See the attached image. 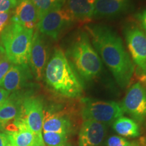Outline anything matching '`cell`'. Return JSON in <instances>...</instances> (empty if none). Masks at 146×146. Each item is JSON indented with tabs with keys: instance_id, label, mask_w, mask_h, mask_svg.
Returning a JSON list of instances; mask_svg holds the SVG:
<instances>
[{
	"instance_id": "1",
	"label": "cell",
	"mask_w": 146,
	"mask_h": 146,
	"mask_svg": "<svg viewBox=\"0 0 146 146\" xmlns=\"http://www.w3.org/2000/svg\"><path fill=\"white\" fill-rule=\"evenodd\" d=\"M86 29L95 50L108 67L116 83L123 88L127 87L130 83L135 68L121 38L104 25H88Z\"/></svg>"
},
{
	"instance_id": "2",
	"label": "cell",
	"mask_w": 146,
	"mask_h": 146,
	"mask_svg": "<svg viewBox=\"0 0 146 146\" xmlns=\"http://www.w3.org/2000/svg\"><path fill=\"white\" fill-rule=\"evenodd\" d=\"M44 75L47 85L61 96L75 98L83 94L81 82L62 49H55L45 67Z\"/></svg>"
},
{
	"instance_id": "3",
	"label": "cell",
	"mask_w": 146,
	"mask_h": 146,
	"mask_svg": "<svg viewBox=\"0 0 146 146\" xmlns=\"http://www.w3.org/2000/svg\"><path fill=\"white\" fill-rule=\"evenodd\" d=\"M33 29L12 21L1 35L5 56L14 65H28L31 51Z\"/></svg>"
},
{
	"instance_id": "4",
	"label": "cell",
	"mask_w": 146,
	"mask_h": 146,
	"mask_svg": "<svg viewBox=\"0 0 146 146\" xmlns=\"http://www.w3.org/2000/svg\"><path fill=\"white\" fill-rule=\"evenodd\" d=\"M73 66L85 81L97 77L102 69V60L86 33L79 34L68 51Z\"/></svg>"
},
{
	"instance_id": "5",
	"label": "cell",
	"mask_w": 146,
	"mask_h": 146,
	"mask_svg": "<svg viewBox=\"0 0 146 146\" xmlns=\"http://www.w3.org/2000/svg\"><path fill=\"white\" fill-rule=\"evenodd\" d=\"M81 114L84 120H91L108 125L123 116L121 104L115 102L84 99Z\"/></svg>"
},
{
	"instance_id": "6",
	"label": "cell",
	"mask_w": 146,
	"mask_h": 146,
	"mask_svg": "<svg viewBox=\"0 0 146 146\" xmlns=\"http://www.w3.org/2000/svg\"><path fill=\"white\" fill-rule=\"evenodd\" d=\"M73 18L66 8H58L47 12L36 25L37 31L53 39H57L61 33L70 26Z\"/></svg>"
},
{
	"instance_id": "7",
	"label": "cell",
	"mask_w": 146,
	"mask_h": 146,
	"mask_svg": "<svg viewBox=\"0 0 146 146\" xmlns=\"http://www.w3.org/2000/svg\"><path fill=\"white\" fill-rule=\"evenodd\" d=\"M44 118L43 102L39 98L28 97L22 102L21 112L16 119L25 122L34 133L42 137V129Z\"/></svg>"
},
{
	"instance_id": "8",
	"label": "cell",
	"mask_w": 146,
	"mask_h": 146,
	"mask_svg": "<svg viewBox=\"0 0 146 146\" xmlns=\"http://www.w3.org/2000/svg\"><path fill=\"white\" fill-rule=\"evenodd\" d=\"M124 112L139 122L146 118V89L140 83L132 85L121 104Z\"/></svg>"
},
{
	"instance_id": "9",
	"label": "cell",
	"mask_w": 146,
	"mask_h": 146,
	"mask_svg": "<svg viewBox=\"0 0 146 146\" xmlns=\"http://www.w3.org/2000/svg\"><path fill=\"white\" fill-rule=\"evenodd\" d=\"M5 131L12 146H45L43 137L34 133L21 119H16Z\"/></svg>"
},
{
	"instance_id": "10",
	"label": "cell",
	"mask_w": 146,
	"mask_h": 146,
	"mask_svg": "<svg viewBox=\"0 0 146 146\" xmlns=\"http://www.w3.org/2000/svg\"><path fill=\"white\" fill-rule=\"evenodd\" d=\"M125 39L133 61L146 74V34L135 27L126 29Z\"/></svg>"
},
{
	"instance_id": "11",
	"label": "cell",
	"mask_w": 146,
	"mask_h": 146,
	"mask_svg": "<svg viewBox=\"0 0 146 146\" xmlns=\"http://www.w3.org/2000/svg\"><path fill=\"white\" fill-rule=\"evenodd\" d=\"M48 51L46 43L38 31L33 36L30 63L33 73L36 80H41L44 74L45 69L47 64Z\"/></svg>"
},
{
	"instance_id": "12",
	"label": "cell",
	"mask_w": 146,
	"mask_h": 146,
	"mask_svg": "<svg viewBox=\"0 0 146 146\" xmlns=\"http://www.w3.org/2000/svg\"><path fill=\"white\" fill-rule=\"evenodd\" d=\"M106 133V126L91 120H84L78 134L79 146H100Z\"/></svg>"
},
{
	"instance_id": "13",
	"label": "cell",
	"mask_w": 146,
	"mask_h": 146,
	"mask_svg": "<svg viewBox=\"0 0 146 146\" xmlns=\"http://www.w3.org/2000/svg\"><path fill=\"white\" fill-rule=\"evenodd\" d=\"M11 21L27 29H34L39 22V16L31 0H18Z\"/></svg>"
},
{
	"instance_id": "14",
	"label": "cell",
	"mask_w": 146,
	"mask_h": 146,
	"mask_svg": "<svg viewBox=\"0 0 146 146\" xmlns=\"http://www.w3.org/2000/svg\"><path fill=\"white\" fill-rule=\"evenodd\" d=\"M29 74L28 65L14 64L1 82L0 87L10 93L19 90L26 84Z\"/></svg>"
},
{
	"instance_id": "15",
	"label": "cell",
	"mask_w": 146,
	"mask_h": 146,
	"mask_svg": "<svg viewBox=\"0 0 146 146\" xmlns=\"http://www.w3.org/2000/svg\"><path fill=\"white\" fill-rule=\"evenodd\" d=\"M131 4V0H96L94 16H116L129 10Z\"/></svg>"
},
{
	"instance_id": "16",
	"label": "cell",
	"mask_w": 146,
	"mask_h": 146,
	"mask_svg": "<svg viewBox=\"0 0 146 146\" xmlns=\"http://www.w3.org/2000/svg\"><path fill=\"white\" fill-rule=\"evenodd\" d=\"M43 132H53L68 135L71 131V122L66 116L59 112H44Z\"/></svg>"
},
{
	"instance_id": "17",
	"label": "cell",
	"mask_w": 146,
	"mask_h": 146,
	"mask_svg": "<svg viewBox=\"0 0 146 146\" xmlns=\"http://www.w3.org/2000/svg\"><path fill=\"white\" fill-rule=\"evenodd\" d=\"M96 0H67L66 9L73 20L88 21L94 16Z\"/></svg>"
},
{
	"instance_id": "18",
	"label": "cell",
	"mask_w": 146,
	"mask_h": 146,
	"mask_svg": "<svg viewBox=\"0 0 146 146\" xmlns=\"http://www.w3.org/2000/svg\"><path fill=\"white\" fill-rule=\"evenodd\" d=\"M21 104L17 98L9 97L4 103L0 105V131L5 130L11 122L17 118L21 112Z\"/></svg>"
},
{
	"instance_id": "19",
	"label": "cell",
	"mask_w": 146,
	"mask_h": 146,
	"mask_svg": "<svg viewBox=\"0 0 146 146\" xmlns=\"http://www.w3.org/2000/svg\"><path fill=\"white\" fill-rule=\"evenodd\" d=\"M112 127L116 133L126 137H137L140 134L139 127L136 122L124 116L115 120Z\"/></svg>"
},
{
	"instance_id": "20",
	"label": "cell",
	"mask_w": 146,
	"mask_h": 146,
	"mask_svg": "<svg viewBox=\"0 0 146 146\" xmlns=\"http://www.w3.org/2000/svg\"><path fill=\"white\" fill-rule=\"evenodd\" d=\"M37 11L39 21L47 14L55 9L62 8L63 0H31Z\"/></svg>"
},
{
	"instance_id": "21",
	"label": "cell",
	"mask_w": 146,
	"mask_h": 146,
	"mask_svg": "<svg viewBox=\"0 0 146 146\" xmlns=\"http://www.w3.org/2000/svg\"><path fill=\"white\" fill-rule=\"evenodd\" d=\"M42 137L46 146H63L68 141V135L64 133L42 132Z\"/></svg>"
},
{
	"instance_id": "22",
	"label": "cell",
	"mask_w": 146,
	"mask_h": 146,
	"mask_svg": "<svg viewBox=\"0 0 146 146\" xmlns=\"http://www.w3.org/2000/svg\"><path fill=\"white\" fill-rule=\"evenodd\" d=\"M107 146H139L134 141H131L122 137L114 135L108 138L107 141Z\"/></svg>"
},
{
	"instance_id": "23",
	"label": "cell",
	"mask_w": 146,
	"mask_h": 146,
	"mask_svg": "<svg viewBox=\"0 0 146 146\" xmlns=\"http://www.w3.org/2000/svg\"><path fill=\"white\" fill-rule=\"evenodd\" d=\"M13 65V64L5 56V54L3 55L1 60H0V83Z\"/></svg>"
},
{
	"instance_id": "24",
	"label": "cell",
	"mask_w": 146,
	"mask_h": 146,
	"mask_svg": "<svg viewBox=\"0 0 146 146\" xmlns=\"http://www.w3.org/2000/svg\"><path fill=\"white\" fill-rule=\"evenodd\" d=\"M18 0H0V13L11 11L15 8Z\"/></svg>"
},
{
	"instance_id": "25",
	"label": "cell",
	"mask_w": 146,
	"mask_h": 146,
	"mask_svg": "<svg viewBox=\"0 0 146 146\" xmlns=\"http://www.w3.org/2000/svg\"><path fill=\"white\" fill-rule=\"evenodd\" d=\"M11 15H12L11 11L0 13V35H1L4 29L10 23V18H12Z\"/></svg>"
},
{
	"instance_id": "26",
	"label": "cell",
	"mask_w": 146,
	"mask_h": 146,
	"mask_svg": "<svg viewBox=\"0 0 146 146\" xmlns=\"http://www.w3.org/2000/svg\"><path fill=\"white\" fill-rule=\"evenodd\" d=\"M138 19L141 24V26L146 34V10H143L138 15Z\"/></svg>"
},
{
	"instance_id": "27",
	"label": "cell",
	"mask_w": 146,
	"mask_h": 146,
	"mask_svg": "<svg viewBox=\"0 0 146 146\" xmlns=\"http://www.w3.org/2000/svg\"><path fill=\"white\" fill-rule=\"evenodd\" d=\"M10 92L0 87V105L4 103L8 99L9 97H10Z\"/></svg>"
},
{
	"instance_id": "28",
	"label": "cell",
	"mask_w": 146,
	"mask_h": 146,
	"mask_svg": "<svg viewBox=\"0 0 146 146\" xmlns=\"http://www.w3.org/2000/svg\"><path fill=\"white\" fill-rule=\"evenodd\" d=\"M9 143L6 133H0V146H7Z\"/></svg>"
},
{
	"instance_id": "29",
	"label": "cell",
	"mask_w": 146,
	"mask_h": 146,
	"mask_svg": "<svg viewBox=\"0 0 146 146\" xmlns=\"http://www.w3.org/2000/svg\"><path fill=\"white\" fill-rule=\"evenodd\" d=\"M4 54H5V52H4V50H3V47L0 46V60H1V58H2Z\"/></svg>"
},
{
	"instance_id": "30",
	"label": "cell",
	"mask_w": 146,
	"mask_h": 146,
	"mask_svg": "<svg viewBox=\"0 0 146 146\" xmlns=\"http://www.w3.org/2000/svg\"><path fill=\"white\" fill-rule=\"evenodd\" d=\"M63 146H71V145H69V144H66V145H63Z\"/></svg>"
},
{
	"instance_id": "31",
	"label": "cell",
	"mask_w": 146,
	"mask_h": 146,
	"mask_svg": "<svg viewBox=\"0 0 146 146\" xmlns=\"http://www.w3.org/2000/svg\"><path fill=\"white\" fill-rule=\"evenodd\" d=\"M7 146H12V145H10V143H9L8 144V145H7Z\"/></svg>"
},
{
	"instance_id": "32",
	"label": "cell",
	"mask_w": 146,
	"mask_h": 146,
	"mask_svg": "<svg viewBox=\"0 0 146 146\" xmlns=\"http://www.w3.org/2000/svg\"><path fill=\"white\" fill-rule=\"evenodd\" d=\"M63 1H64V0H63Z\"/></svg>"
}]
</instances>
